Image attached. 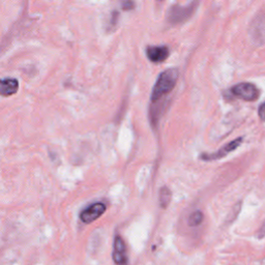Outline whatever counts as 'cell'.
<instances>
[{
  "instance_id": "cell-5",
  "label": "cell",
  "mask_w": 265,
  "mask_h": 265,
  "mask_svg": "<svg viewBox=\"0 0 265 265\" xmlns=\"http://www.w3.org/2000/svg\"><path fill=\"white\" fill-rule=\"evenodd\" d=\"M146 54L151 61L160 63L168 58L170 51L167 46H151L146 49Z\"/></svg>"
},
{
  "instance_id": "cell-10",
  "label": "cell",
  "mask_w": 265,
  "mask_h": 265,
  "mask_svg": "<svg viewBox=\"0 0 265 265\" xmlns=\"http://www.w3.org/2000/svg\"><path fill=\"white\" fill-rule=\"evenodd\" d=\"M203 221V213L199 211H196L193 213H191L190 217H189V224L191 226H198L202 223Z\"/></svg>"
},
{
  "instance_id": "cell-8",
  "label": "cell",
  "mask_w": 265,
  "mask_h": 265,
  "mask_svg": "<svg viewBox=\"0 0 265 265\" xmlns=\"http://www.w3.org/2000/svg\"><path fill=\"white\" fill-rule=\"evenodd\" d=\"M19 88V82L15 78H4L0 83V94L2 97L15 95Z\"/></svg>"
},
{
  "instance_id": "cell-2",
  "label": "cell",
  "mask_w": 265,
  "mask_h": 265,
  "mask_svg": "<svg viewBox=\"0 0 265 265\" xmlns=\"http://www.w3.org/2000/svg\"><path fill=\"white\" fill-rule=\"evenodd\" d=\"M232 94L240 99L247 102H254L259 98V89L252 83H239L232 87Z\"/></svg>"
},
{
  "instance_id": "cell-11",
  "label": "cell",
  "mask_w": 265,
  "mask_h": 265,
  "mask_svg": "<svg viewBox=\"0 0 265 265\" xmlns=\"http://www.w3.org/2000/svg\"><path fill=\"white\" fill-rule=\"evenodd\" d=\"M121 7L124 10H131L135 7V2L134 0H120Z\"/></svg>"
},
{
  "instance_id": "cell-3",
  "label": "cell",
  "mask_w": 265,
  "mask_h": 265,
  "mask_svg": "<svg viewBox=\"0 0 265 265\" xmlns=\"http://www.w3.org/2000/svg\"><path fill=\"white\" fill-rule=\"evenodd\" d=\"M244 141V138L243 137H239L237 139L229 142L228 144H226L225 146H223L222 148L218 149L217 152L212 153V154H204L201 156V159L204 160H214V159H222L224 157H226L227 155H229L230 153L234 152L236 148H238L240 146V144L243 143Z\"/></svg>"
},
{
  "instance_id": "cell-12",
  "label": "cell",
  "mask_w": 265,
  "mask_h": 265,
  "mask_svg": "<svg viewBox=\"0 0 265 265\" xmlns=\"http://www.w3.org/2000/svg\"><path fill=\"white\" fill-rule=\"evenodd\" d=\"M259 117L262 121H265V103L259 108Z\"/></svg>"
},
{
  "instance_id": "cell-4",
  "label": "cell",
  "mask_w": 265,
  "mask_h": 265,
  "mask_svg": "<svg viewBox=\"0 0 265 265\" xmlns=\"http://www.w3.org/2000/svg\"><path fill=\"white\" fill-rule=\"evenodd\" d=\"M105 212H106V205L101 202H97L88 206L87 209H85L81 212V214H80V218H81V221L83 223L89 224L98 220V218Z\"/></svg>"
},
{
  "instance_id": "cell-7",
  "label": "cell",
  "mask_w": 265,
  "mask_h": 265,
  "mask_svg": "<svg viewBox=\"0 0 265 265\" xmlns=\"http://www.w3.org/2000/svg\"><path fill=\"white\" fill-rule=\"evenodd\" d=\"M113 260L116 265H126V260H128V256H126V249L124 241L120 236H116L114 240L113 246Z\"/></svg>"
},
{
  "instance_id": "cell-9",
  "label": "cell",
  "mask_w": 265,
  "mask_h": 265,
  "mask_svg": "<svg viewBox=\"0 0 265 265\" xmlns=\"http://www.w3.org/2000/svg\"><path fill=\"white\" fill-rule=\"evenodd\" d=\"M171 197H172V194L168 188L160 189V191H159V205L162 206L163 209H167L169 203L171 202Z\"/></svg>"
},
{
  "instance_id": "cell-1",
  "label": "cell",
  "mask_w": 265,
  "mask_h": 265,
  "mask_svg": "<svg viewBox=\"0 0 265 265\" xmlns=\"http://www.w3.org/2000/svg\"><path fill=\"white\" fill-rule=\"evenodd\" d=\"M178 77L179 72L177 68H168V70L160 73L153 90L152 103L155 104L165 96L169 95L174 89Z\"/></svg>"
},
{
  "instance_id": "cell-6",
  "label": "cell",
  "mask_w": 265,
  "mask_h": 265,
  "mask_svg": "<svg viewBox=\"0 0 265 265\" xmlns=\"http://www.w3.org/2000/svg\"><path fill=\"white\" fill-rule=\"evenodd\" d=\"M194 9H195V2L187 8L180 7V6H173L169 11L168 19L171 23L183 22L184 20H187L193 14Z\"/></svg>"
}]
</instances>
